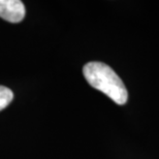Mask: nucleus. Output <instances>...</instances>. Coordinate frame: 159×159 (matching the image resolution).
Returning <instances> with one entry per match:
<instances>
[{
  "mask_svg": "<svg viewBox=\"0 0 159 159\" xmlns=\"http://www.w3.org/2000/svg\"><path fill=\"white\" fill-rule=\"evenodd\" d=\"M85 79L93 88L110 97L117 104H125L128 92L119 75L102 62H89L83 68Z\"/></svg>",
  "mask_w": 159,
  "mask_h": 159,
  "instance_id": "obj_1",
  "label": "nucleus"
},
{
  "mask_svg": "<svg viewBox=\"0 0 159 159\" xmlns=\"http://www.w3.org/2000/svg\"><path fill=\"white\" fill-rule=\"evenodd\" d=\"M26 9L20 0H0V18L11 23H19L25 18Z\"/></svg>",
  "mask_w": 159,
  "mask_h": 159,
  "instance_id": "obj_2",
  "label": "nucleus"
},
{
  "mask_svg": "<svg viewBox=\"0 0 159 159\" xmlns=\"http://www.w3.org/2000/svg\"><path fill=\"white\" fill-rule=\"evenodd\" d=\"M12 99H14V93L11 89L4 86H0V111L4 110Z\"/></svg>",
  "mask_w": 159,
  "mask_h": 159,
  "instance_id": "obj_3",
  "label": "nucleus"
}]
</instances>
